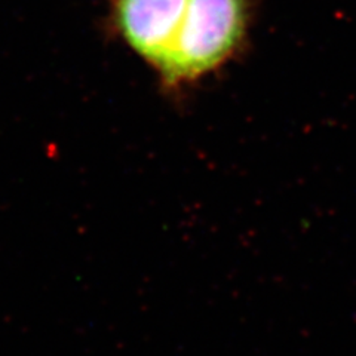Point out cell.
<instances>
[{"mask_svg": "<svg viewBox=\"0 0 356 356\" xmlns=\"http://www.w3.org/2000/svg\"><path fill=\"white\" fill-rule=\"evenodd\" d=\"M188 0H115L120 36L154 69L168 55L181 27Z\"/></svg>", "mask_w": 356, "mask_h": 356, "instance_id": "2", "label": "cell"}, {"mask_svg": "<svg viewBox=\"0 0 356 356\" xmlns=\"http://www.w3.org/2000/svg\"><path fill=\"white\" fill-rule=\"evenodd\" d=\"M247 29V0H188L172 48L156 70L166 86L193 82L233 57Z\"/></svg>", "mask_w": 356, "mask_h": 356, "instance_id": "1", "label": "cell"}]
</instances>
